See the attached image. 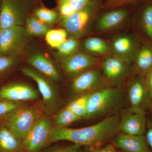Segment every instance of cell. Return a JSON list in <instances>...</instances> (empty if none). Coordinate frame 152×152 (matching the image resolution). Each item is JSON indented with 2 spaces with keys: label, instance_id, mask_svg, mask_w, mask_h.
<instances>
[{
  "label": "cell",
  "instance_id": "obj_1",
  "mask_svg": "<svg viewBox=\"0 0 152 152\" xmlns=\"http://www.w3.org/2000/svg\"><path fill=\"white\" fill-rule=\"evenodd\" d=\"M120 123L118 117L114 115L107 117L95 124L86 127L53 128L49 144L59 141L67 140L81 146L98 148L111 140L118 134Z\"/></svg>",
  "mask_w": 152,
  "mask_h": 152
},
{
  "label": "cell",
  "instance_id": "obj_2",
  "mask_svg": "<svg viewBox=\"0 0 152 152\" xmlns=\"http://www.w3.org/2000/svg\"><path fill=\"white\" fill-rule=\"evenodd\" d=\"M124 94L119 89L107 88L98 89L90 94L85 118H94L110 113L124 103Z\"/></svg>",
  "mask_w": 152,
  "mask_h": 152
},
{
  "label": "cell",
  "instance_id": "obj_3",
  "mask_svg": "<svg viewBox=\"0 0 152 152\" xmlns=\"http://www.w3.org/2000/svg\"><path fill=\"white\" fill-rule=\"evenodd\" d=\"M43 117L42 110L37 106L22 105L4 118L6 126L22 141Z\"/></svg>",
  "mask_w": 152,
  "mask_h": 152
},
{
  "label": "cell",
  "instance_id": "obj_4",
  "mask_svg": "<svg viewBox=\"0 0 152 152\" xmlns=\"http://www.w3.org/2000/svg\"><path fill=\"white\" fill-rule=\"evenodd\" d=\"M26 28L15 26L0 31V56L14 57L23 50L28 39Z\"/></svg>",
  "mask_w": 152,
  "mask_h": 152
},
{
  "label": "cell",
  "instance_id": "obj_5",
  "mask_svg": "<svg viewBox=\"0 0 152 152\" xmlns=\"http://www.w3.org/2000/svg\"><path fill=\"white\" fill-rule=\"evenodd\" d=\"M28 0H2L0 10L1 29L23 26L30 10Z\"/></svg>",
  "mask_w": 152,
  "mask_h": 152
},
{
  "label": "cell",
  "instance_id": "obj_6",
  "mask_svg": "<svg viewBox=\"0 0 152 152\" xmlns=\"http://www.w3.org/2000/svg\"><path fill=\"white\" fill-rule=\"evenodd\" d=\"M53 125L48 118L43 117L39 120L22 141L24 151L39 152L49 144Z\"/></svg>",
  "mask_w": 152,
  "mask_h": 152
},
{
  "label": "cell",
  "instance_id": "obj_7",
  "mask_svg": "<svg viewBox=\"0 0 152 152\" xmlns=\"http://www.w3.org/2000/svg\"><path fill=\"white\" fill-rule=\"evenodd\" d=\"M22 71L25 75L37 83L42 97L45 109L50 110L54 108L58 100V94L56 89L50 82L51 80L28 68H23Z\"/></svg>",
  "mask_w": 152,
  "mask_h": 152
},
{
  "label": "cell",
  "instance_id": "obj_8",
  "mask_svg": "<svg viewBox=\"0 0 152 152\" xmlns=\"http://www.w3.org/2000/svg\"><path fill=\"white\" fill-rule=\"evenodd\" d=\"M98 61L96 58L83 53H78L64 58L62 61V66L64 72L68 77L75 78L91 69Z\"/></svg>",
  "mask_w": 152,
  "mask_h": 152
},
{
  "label": "cell",
  "instance_id": "obj_9",
  "mask_svg": "<svg viewBox=\"0 0 152 152\" xmlns=\"http://www.w3.org/2000/svg\"><path fill=\"white\" fill-rule=\"evenodd\" d=\"M115 148L124 152H151L145 137L121 133L112 139Z\"/></svg>",
  "mask_w": 152,
  "mask_h": 152
},
{
  "label": "cell",
  "instance_id": "obj_10",
  "mask_svg": "<svg viewBox=\"0 0 152 152\" xmlns=\"http://www.w3.org/2000/svg\"><path fill=\"white\" fill-rule=\"evenodd\" d=\"M102 82V77L99 71L90 69L75 77L71 86L72 93L80 95L91 93L97 90Z\"/></svg>",
  "mask_w": 152,
  "mask_h": 152
},
{
  "label": "cell",
  "instance_id": "obj_11",
  "mask_svg": "<svg viewBox=\"0 0 152 152\" xmlns=\"http://www.w3.org/2000/svg\"><path fill=\"white\" fill-rule=\"evenodd\" d=\"M39 94L29 85L15 83L3 87L0 90V99L18 102L37 99Z\"/></svg>",
  "mask_w": 152,
  "mask_h": 152
},
{
  "label": "cell",
  "instance_id": "obj_12",
  "mask_svg": "<svg viewBox=\"0 0 152 152\" xmlns=\"http://www.w3.org/2000/svg\"><path fill=\"white\" fill-rule=\"evenodd\" d=\"M92 7L90 2L85 8L64 18L62 25L67 33L74 37H78L84 32L91 17Z\"/></svg>",
  "mask_w": 152,
  "mask_h": 152
},
{
  "label": "cell",
  "instance_id": "obj_13",
  "mask_svg": "<svg viewBox=\"0 0 152 152\" xmlns=\"http://www.w3.org/2000/svg\"><path fill=\"white\" fill-rule=\"evenodd\" d=\"M146 119L144 113L132 112L120 120V132L134 135H143L145 132Z\"/></svg>",
  "mask_w": 152,
  "mask_h": 152
},
{
  "label": "cell",
  "instance_id": "obj_14",
  "mask_svg": "<svg viewBox=\"0 0 152 152\" xmlns=\"http://www.w3.org/2000/svg\"><path fill=\"white\" fill-rule=\"evenodd\" d=\"M27 61L40 73L51 80L58 81L60 80L59 73L57 68L51 61L44 55L35 54L28 58Z\"/></svg>",
  "mask_w": 152,
  "mask_h": 152
},
{
  "label": "cell",
  "instance_id": "obj_15",
  "mask_svg": "<svg viewBox=\"0 0 152 152\" xmlns=\"http://www.w3.org/2000/svg\"><path fill=\"white\" fill-rule=\"evenodd\" d=\"M147 95L145 87L141 82L136 80L131 83L128 90V97L132 112L144 113L143 107Z\"/></svg>",
  "mask_w": 152,
  "mask_h": 152
},
{
  "label": "cell",
  "instance_id": "obj_16",
  "mask_svg": "<svg viewBox=\"0 0 152 152\" xmlns=\"http://www.w3.org/2000/svg\"><path fill=\"white\" fill-rule=\"evenodd\" d=\"M102 69L106 77L115 82L123 78L128 71L125 63L121 60L113 57L106 58L103 63Z\"/></svg>",
  "mask_w": 152,
  "mask_h": 152
},
{
  "label": "cell",
  "instance_id": "obj_17",
  "mask_svg": "<svg viewBox=\"0 0 152 152\" xmlns=\"http://www.w3.org/2000/svg\"><path fill=\"white\" fill-rule=\"evenodd\" d=\"M22 141L5 126H0V152H23Z\"/></svg>",
  "mask_w": 152,
  "mask_h": 152
},
{
  "label": "cell",
  "instance_id": "obj_18",
  "mask_svg": "<svg viewBox=\"0 0 152 152\" xmlns=\"http://www.w3.org/2000/svg\"><path fill=\"white\" fill-rule=\"evenodd\" d=\"M127 12L124 10L111 11L103 15L99 20L98 28L101 31H106L115 28L124 20Z\"/></svg>",
  "mask_w": 152,
  "mask_h": 152
},
{
  "label": "cell",
  "instance_id": "obj_19",
  "mask_svg": "<svg viewBox=\"0 0 152 152\" xmlns=\"http://www.w3.org/2000/svg\"><path fill=\"white\" fill-rule=\"evenodd\" d=\"M91 93L79 95L71 101L66 107L81 118H85L86 115L87 104Z\"/></svg>",
  "mask_w": 152,
  "mask_h": 152
},
{
  "label": "cell",
  "instance_id": "obj_20",
  "mask_svg": "<svg viewBox=\"0 0 152 152\" xmlns=\"http://www.w3.org/2000/svg\"><path fill=\"white\" fill-rule=\"evenodd\" d=\"M26 25L25 28L29 35H44L50 30V27L47 24L43 23L36 17L28 18L26 20Z\"/></svg>",
  "mask_w": 152,
  "mask_h": 152
},
{
  "label": "cell",
  "instance_id": "obj_21",
  "mask_svg": "<svg viewBox=\"0 0 152 152\" xmlns=\"http://www.w3.org/2000/svg\"><path fill=\"white\" fill-rule=\"evenodd\" d=\"M81 119L66 107L56 115L54 123L56 127H67L69 125Z\"/></svg>",
  "mask_w": 152,
  "mask_h": 152
},
{
  "label": "cell",
  "instance_id": "obj_22",
  "mask_svg": "<svg viewBox=\"0 0 152 152\" xmlns=\"http://www.w3.org/2000/svg\"><path fill=\"white\" fill-rule=\"evenodd\" d=\"M45 35L47 44L52 48H57L67 39L68 33L64 29H50Z\"/></svg>",
  "mask_w": 152,
  "mask_h": 152
},
{
  "label": "cell",
  "instance_id": "obj_23",
  "mask_svg": "<svg viewBox=\"0 0 152 152\" xmlns=\"http://www.w3.org/2000/svg\"><path fill=\"white\" fill-rule=\"evenodd\" d=\"M137 66L140 71L148 73L152 70V51L144 48L140 51L137 58Z\"/></svg>",
  "mask_w": 152,
  "mask_h": 152
},
{
  "label": "cell",
  "instance_id": "obj_24",
  "mask_svg": "<svg viewBox=\"0 0 152 152\" xmlns=\"http://www.w3.org/2000/svg\"><path fill=\"white\" fill-rule=\"evenodd\" d=\"M85 48L88 51L99 54H104L108 52V46L105 41L101 38L91 37L84 43Z\"/></svg>",
  "mask_w": 152,
  "mask_h": 152
},
{
  "label": "cell",
  "instance_id": "obj_25",
  "mask_svg": "<svg viewBox=\"0 0 152 152\" xmlns=\"http://www.w3.org/2000/svg\"><path fill=\"white\" fill-rule=\"evenodd\" d=\"M79 45L77 39L71 38L67 39L56 48L61 56L66 58L75 54L78 49Z\"/></svg>",
  "mask_w": 152,
  "mask_h": 152
},
{
  "label": "cell",
  "instance_id": "obj_26",
  "mask_svg": "<svg viewBox=\"0 0 152 152\" xmlns=\"http://www.w3.org/2000/svg\"><path fill=\"white\" fill-rule=\"evenodd\" d=\"M132 42L129 37H119L116 39L113 43L114 50L121 55L128 53L132 50Z\"/></svg>",
  "mask_w": 152,
  "mask_h": 152
},
{
  "label": "cell",
  "instance_id": "obj_27",
  "mask_svg": "<svg viewBox=\"0 0 152 152\" xmlns=\"http://www.w3.org/2000/svg\"><path fill=\"white\" fill-rule=\"evenodd\" d=\"M37 18L46 24H51L58 20V15L56 11L45 8H40L35 12Z\"/></svg>",
  "mask_w": 152,
  "mask_h": 152
},
{
  "label": "cell",
  "instance_id": "obj_28",
  "mask_svg": "<svg viewBox=\"0 0 152 152\" xmlns=\"http://www.w3.org/2000/svg\"><path fill=\"white\" fill-rule=\"evenodd\" d=\"M21 105L17 102L1 99L0 101V117H5Z\"/></svg>",
  "mask_w": 152,
  "mask_h": 152
},
{
  "label": "cell",
  "instance_id": "obj_29",
  "mask_svg": "<svg viewBox=\"0 0 152 152\" xmlns=\"http://www.w3.org/2000/svg\"><path fill=\"white\" fill-rule=\"evenodd\" d=\"M143 23L147 35L152 39V5L147 7L144 10Z\"/></svg>",
  "mask_w": 152,
  "mask_h": 152
},
{
  "label": "cell",
  "instance_id": "obj_30",
  "mask_svg": "<svg viewBox=\"0 0 152 152\" xmlns=\"http://www.w3.org/2000/svg\"><path fill=\"white\" fill-rule=\"evenodd\" d=\"M43 152H84L82 146L74 144L66 146H54L51 147Z\"/></svg>",
  "mask_w": 152,
  "mask_h": 152
},
{
  "label": "cell",
  "instance_id": "obj_31",
  "mask_svg": "<svg viewBox=\"0 0 152 152\" xmlns=\"http://www.w3.org/2000/svg\"><path fill=\"white\" fill-rule=\"evenodd\" d=\"M15 61L14 57L0 56V74L3 73L12 67Z\"/></svg>",
  "mask_w": 152,
  "mask_h": 152
},
{
  "label": "cell",
  "instance_id": "obj_32",
  "mask_svg": "<svg viewBox=\"0 0 152 152\" xmlns=\"http://www.w3.org/2000/svg\"><path fill=\"white\" fill-rule=\"evenodd\" d=\"M68 3L72 10L75 12L87 7L90 3V0H63Z\"/></svg>",
  "mask_w": 152,
  "mask_h": 152
},
{
  "label": "cell",
  "instance_id": "obj_33",
  "mask_svg": "<svg viewBox=\"0 0 152 152\" xmlns=\"http://www.w3.org/2000/svg\"><path fill=\"white\" fill-rule=\"evenodd\" d=\"M59 11L61 15L64 18H67L75 12L68 3L63 0H60Z\"/></svg>",
  "mask_w": 152,
  "mask_h": 152
},
{
  "label": "cell",
  "instance_id": "obj_34",
  "mask_svg": "<svg viewBox=\"0 0 152 152\" xmlns=\"http://www.w3.org/2000/svg\"><path fill=\"white\" fill-rule=\"evenodd\" d=\"M116 150L111 144L98 148L91 149L88 152H115Z\"/></svg>",
  "mask_w": 152,
  "mask_h": 152
},
{
  "label": "cell",
  "instance_id": "obj_35",
  "mask_svg": "<svg viewBox=\"0 0 152 152\" xmlns=\"http://www.w3.org/2000/svg\"><path fill=\"white\" fill-rule=\"evenodd\" d=\"M145 138L150 149L152 150V126L147 131Z\"/></svg>",
  "mask_w": 152,
  "mask_h": 152
},
{
  "label": "cell",
  "instance_id": "obj_36",
  "mask_svg": "<svg viewBox=\"0 0 152 152\" xmlns=\"http://www.w3.org/2000/svg\"><path fill=\"white\" fill-rule=\"evenodd\" d=\"M147 86L150 91L152 92V70L148 73L146 79Z\"/></svg>",
  "mask_w": 152,
  "mask_h": 152
},
{
  "label": "cell",
  "instance_id": "obj_37",
  "mask_svg": "<svg viewBox=\"0 0 152 152\" xmlns=\"http://www.w3.org/2000/svg\"><path fill=\"white\" fill-rule=\"evenodd\" d=\"M113 1L116 2H120L126 1H129V0H113Z\"/></svg>",
  "mask_w": 152,
  "mask_h": 152
},
{
  "label": "cell",
  "instance_id": "obj_38",
  "mask_svg": "<svg viewBox=\"0 0 152 152\" xmlns=\"http://www.w3.org/2000/svg\"><path fill=\"white\" fill-rule=\"evenodd\" d=\"M149 95L150 97H151V99L152 101V92L150 91Z\"/></svg>",
  "mask_w": 152,
  "mask_h": 152
},
{
  "label": "cell",
  "instance_id": "obj_39",
  "mask_svg": "<svg viewBox=\"0 0 152 152\" xmlns=\"http://www.w3.org/2000/svg\"><path fill=\"white\" fill-rule=\"evenodd\" d=\"M123 152V151H116V152Z\"/></svg>",
  "mask_w": 152,
  "mask_h": 152
},
{
  "label": "cell",
  "instance_id": "obj_40",
  "mask_svg": "<svg viewBox=\"0 0 152 152\" xmlns=\"http://www.w3.org/2000/svg\"><path fill=\"white\" fill-rule=\"evenodd\" d=\"M1 23H0V31H1Z\"/></svg>",
  "mask_w": 152,
  "mask_h": 152
}]
</instances>
